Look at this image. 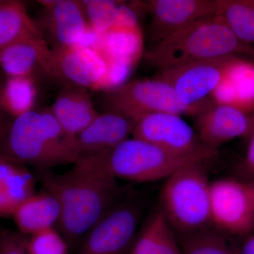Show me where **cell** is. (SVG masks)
Masks as SVG:
<instances>
[{
	"label": "cell",
	"instance_id": "1",
	"mask_svg": "<svg viewBox=\"0 0 254 254\" xmlns=\"http://www.w3.org/2000/svg\"><path fill=\"white\" fill-rule=\"evenodd\" d=\"M45 191L58 199L61 235L72 245L123 198V190L107 166L103 153L79 156L63 174L38 170Z\"/></svg>",
	"mask_w": 254,
	"mask_h": 254
},
{
	"label": "cell",
	"instance_id": "2",
	"mask_svg": "<svg viewBox=\"0 0 254 254\" xmlns=\"http://www.w3.org/2000/svg\"><path fill=\"white\" fill-rule=\"evenodd\" d=\"M0 153L38 170L74 163L75 138L60 126L50 109H34L11 119L0 137Z\"/></svg>",
	"mask_w": 254,
	"mask_h": 254
},
{
	"label": "cell",
	"instance_id": "3",
	"mask_svg": "<svg viewBox=\"0 0 254 254\" xmlns=\"http://www.w3.org/2000/svg\"><path fill=\"white\" fill-rule=\"evenodd\" d=\"M251 52L225 21L215 16L192 23L158 42L145 52L144 58L149 64L160 69L189 62Z\"/></svg>",
	"mask_w": 254,
	"mask_h": 254
},
{
	"label": "cell",
	"instance_id": "4",
	"mask_svg": "<svg viewBox=\"0 0 254 254\" xmlns=\"http://www.w3.org/2000/svg\"><path fill=\"white\" fill-rule=\"evenodd\" d=\"M207 161L185 164L167 178L162 189L160 209L179 236L213 226Z\"/></svg>",
	"mask_w": 254,
	"mask_h": 254
},
{
	"label": "cell",
	"instance_id": "5",
	"mask_svg": "<svg viewBox=\"0 0 254 254\" xmlns=\"http://www.w3.org/2000/svg\"><path fill=\"white\" fill-rule=\"evenodd\" d=\"M107 166L117 179L149 182L167 179L185 164L211 158L174 153L137 138H127L103 153Z\"/></svg>",
	"mask_w": 254,
	"mask_h": 254
},
{
	"label": "cell",
	"instance_id": "6",
	"mask_svg": "<svg viewBox=\"0 0 254 254\" xmlns=\"http://www.w3.org/2000/svg\"><path fill=\"white\" fill-rule=\"evenodd\" d=\"M107 110H115L137 120L148 114L168 113L191 115L200 113L205 103L188 107L177 99L172 87L160 80H136L105 91L102 97Z\"/></svg>",
	"mask_w": 254,
	"mask_h": 254
},
{
	"label": "cell",
	"instance_id": "7",
	"mask_svg": "<svg viewBox=\"0 0 254 254\" xmlns=\"http://www.w3.org/2000/svg\"><path fill=\"white\" fill-rule=\"evenodd\" d=\"M139 196L123 197L87 232L78 254H123L131 245L143 211Z\"/></svg>",
	"mask_w": 254,
	"mask_h": 254
},
{
	"label": "cell",
	"instance_id": "8",
	"mask_svg": "<svg viewBox=\"0 0 254 254\" xmlns=\"http://www.w3.org/2000/svg\"><path fill=\"white\" fill-rule=\"evenodd\" d=\"M110 66L97 48L77 46L51 48L48 78L63 86L108 90Z\"/></svg>",
	"mask_w": 254,
	"mask_h": 254
},
{
	"label": "cell",
	"instance_id": "9",
	"mask_svg": "<svg viewBox=\"0 0 254 254\" xmlns=\"http://www.w3.org/2000/svg\"><path fill=\"white\" fill-rule=\"evenodd\" d=\"M213 226L221 232L247 235L254 228V185L223 179L210 183Z\"/></svg>",
	"mask_w": 254,
	"mask_h": 254
},
{
	"label": "cell",
	"instance_id": "10",
	"mask_svg": "<svg viewBox=\"0 0 254 254\" xmlns=\"http://www.w3.org/2000/svg\"><path fill=\"white\" fill-rule=\"evenodd\" d=\"M235 57L179 64L158 69L153 78L170 85L182 104L198 106L218 87L225 68Z\"/></svg>",
	"mask_w": 254,
	"mask_h": 254
},
{
	"label": "cell",
	"instance_id": "11",
	"mask_svg": "<svg viewBox=\"0 0 254 254\" xmlns=\"http://www.w3.org/2000/svg\"><path fill=\"white\" fill-rule=\"evenodd\" d=\"M132 138L152 143L180 154L202 155L213 158L216 150L203 144L181 115L155 113L137 120Z\"/></svg>",
	"mask_w": 254,
	"mask_h": 254
},
{
	"label": "cell",
	"instance_id": "12",
	"mask_svg": "<svg viewBox=\"0 0 254 254\" xmlns=\"http://www.w3.org/2000/svg\"><path fill=\"white\" fill-rule=\"evenodd\" d=\"M145 6L150 15V46L192 23L217 16L216 0H151Z\"/></svg>",
	"mask_w": 254,
	"mask_h": 254
},
{
	"label": "cell",
	"instance_id": "13",
	"mask_svg": "<svg viewBox=\"0 0 254 254\" xmlns=\"http://www.w3.org/2000/svg\"><path fill=\"white\" fill-rule=\"evenodd\" d=\"M39 22L43 36L51 48L77 46L90 28L81 1L43 0Z\"/></svg>",
	"mask_w": 254,
	"mask_h": 254
},
{
	"label": "cell",
	"instance_id": "14",
	"mask_svg": "<svg viewBox=\"0 0 254 254\" xmlns=\"http://www.w3.org/2000/svg\"><path fill=\"white\" fill-rule=\"evenodd\" d=\"M194 117L200 141L213 150L237 137L250 134V117L230 105L208 100Z\"/></svg>",
	"mask_w": 254,
	"mask_h": 254
},
{
	"label": "cell",
	"instance_id": "15",
	"mask_svg": "<svg viewBox=\"0 0 254 254\" xmlns=\"http://www.w3.org/2000/svg\"><path fill=\"white\" fill-rule=\"evenodd\" d=\"M136 120L115 110L99 114L75 137L79 156L101 154L113 149L132 134Z\"/></svg>",
	"mask_w": 254,
	"mask_h": 254
},
{
	"label": "cell",
	"instance_id": "16",
	"mask_svg": "<svg viewBox=\"0 0 254 254\" xmlns=\"http://www.w3.org/2000/svg\"><path fill=\"white\" fill-rule=\"evenodd\" d=\"M51 48L43 37L25 38L0 50V68L6 77L48 78Z\"/></svg>",
	"mask_w": 254,
	"mask_h": 254
},
{
	"label": "cell",
	"instance_id": "17",
	"mask_svg": "<svg viewBox=\"0 0 254 254\" xmlns=\"http://www.w3.org/2000/svg\"><path fill=\"white\" fill-rule=\"evenodd\" d=\"M50 110L64 131L73 138L99 115L89 90L74 86H63Z\"/></svg>",
	"mask_w": 254,
	"mask_h": 254
},
{
	"label": "cell",
	"instance_id": "18",
	"mask_svg": "<svg viewBox=\"0 0 254 254\" xmlns=\"http://www.w3.org/2000/svg\"><path fill=\"white\" fill-rule=\"evenodd\" d=\"M214 101L244 113L254 108V65L236 57L229 63L221 81L211 94Z\"/></svg>",
	"mask_w": 254,
	"mask_h": 254
},
{
	"label": "cell",
	"instance_id": "19",
	"mask_svg": "<svg viewBox=\"0 0 254 254\" xmlns=\"http://www.w3.org/2000/svg\"><path fill=\"white\" fill-rule=\"evenodd\" d=\"M35 189L36 180L26 165L0 153V218L12 216Z\"/></svg>",
	"mask_w": 254,
	"mask_h": 254
},
{
	"label": "cell",
	"instance_id": "20",
	"mask_svg": "<svg viewBox=\"0 0 254 254\" xmlns=\"http://www.w3.org/2000/svg\"><path fill=\"white\" fill-rule=\"evenodd\" d=\"M61 215L59 201L46 191L32 195L24 200L12 215L18 231L30 235L54 227Z\"/></svg>",
	"mask_w": 254,
	"mask_h": 254
},
{
	"label": "cell",
	"instance_id": "21",
	"mask_svg": "<svg viewBox=\"0 0 254 254\" xmlns=\"http://www.w3.org/2000/svg\"><path fill=\"white\" fill-rule=\"evenodd\" d=\"M99 50L108 63L124 64L133 67L143 52L140 27H113L99 35Z\"/></svg>",
	"mask_w": 254,
	"mask_h": 254
},
{
	"label": "cell",
	"instance_id": "22",
	"mask_svg": "<svg viewBox=\"0 0 254 254\" xmlns=\"http://www.w3.org/2000/svg\"><path fill=\"white\" fill-rule=\"evenodd\" d=\"M130 254H182L176 233L161 209L148 219Z\"/></svg>",
	"mask_w": 254,
	"mask_h": 254
},
{
	"label": "cell",
	"instance_id": "23",
	"mask_svg": "<svg viewBox=\"0 0 254 254\" xmlns=\"http://www.w3.org/2000/svg\"><path fill=\"white\" fill-rule=\"evenodd\" d=\"M37 36L43 37L41 28L22 1L0 0V50L20 40Z\"/></svg>",
	"mask_w": 254,
	"mask_h": 254
},
{
	"label": "cell",
	"instance_id": "24",
	"mask_svg": "<svg viewBox=\"0 0 254 254\" xmlns=\"http://www.w3.org/2000/svg\"><path fill=\"white\" fill-rule=\"evenodd\" d=\"M36 81L30 78L6 77L0 88V103L10 118L34 109Z\"/></svg>",
	"mask_w": 254,
	"mask_h": 254
},
{
	"label": "cell",
	"instance_id": "25",
	"mask_svg": "<svg viewBox=\"0 0 254 254\" xmlns=\"http://www.w3.org/2000/svg\"><path fill=\"white\" fill-rule=\"evenodd\" d=\"M217 16L244 44L254 43V0H216Z\"/></svg>",
	"mask_w": 254,
	"mask_h": 254
},
{
	"label": "cell",
	"instance_id": "26",
	"mask_svg": "<svg viewBox=\"0 0 254 254\" xmlns=\"http://www.w3.org/2000/svg\"><path fill=\"white\" fill-rule=\"evenodd\" d=\"M182 254H239L222 232L208 227L178 237Z\"/></svg>",
	"mask_w": 254,
	"mask_h": 254
},
{
	"label": "cell",
	"instance_id": "27",
	"mask_svg": "<svg viewBox=\"0 0 254 254\" xmlns=\"http://www.w3.org/2000/svg\"><path fill=\"white\" fill-rule=\"evenodd\" d=\"M90 29L100 35L113 27L120 1L109 0L81 1Z\"/></svg>",
	"mask_w": 254,
	"mask_h": 254
},
{
	"label": "cell",
	"instance_id": "28",
	"mask_svg": "<svg viewBox=\"0 0 254 254\" xmlns=\"http://www.w3.org/2000/svg\"><path fill=\"white\" fill-rule=\"evenodd\" d=\"M28 254H68V245L53 227L28 237Z\"/></svg>",
	"mask_w": 254,
	"mask_h": 254
},
{
	"label": "cell",
	"instance_id": "29",
	"mask_svg": "<svg viewBox=\"0 0 254 254\" xmlns=\"http://www.w3.org/2000/svg\"><path fill=\"white\" fill-rule=\"evenodd\" d=\"M28 237L18 231L0 232V254H28Z\"/></svg>",
	"mask_w": 254,
	"mask_h": 254
},
{
	"label": "cell",
	"instance_id": "30",
	"mask_svg": "<svg viewBox=\"0 0 254 254\" xmlns=\"http://www.w3.org/2000/svg\"><path fill=\"white\" fill-rule=\"evenodd\" d=\"M237 250L239 254H254V235L247 237Z\"/></svg>",
	"mask_w": 254,
	"mask_h": 254
},
{
	"label": "cell",
	"instance_id": "31",
	"mask_svg": "<svg viewBox=\"0 0 254 254\" xmlns=\"http://www.w3.org/2000/svg\"><path fill=\"white\" fill-rule=\"evenodd\" d=\"M250 145L247 150L246 164L250 169V171L254 174V133L251 135Z\"/></svg>",
	"mask_w": 254,
	"mask_h": 254
},
{
	"label": "cell",
	"instance_id": "32",
	"mask_svg": "<svg viewBox=\"0 0 254 254\" xmlns=\"http://www.w3.org/2000/svg\"><path fill=\"white\" fill-rule=\"evenodd\" d=\"M1 83L2 81H0V88H1ZM11 120V118H10L5 113L0 103V137L4 133V130L6 129V127Z\"/></svg>",
	"mask_w": 254,
	"mask_h": 254
},
{
	"label": "cell",
	"instance_id": "33",
	"mask_svg": "<svg viewBox=\"0 0 254 254\" xmlns=\"http://www.w3.org/2000/svg\"><path fill=\"white\" fill-rule=\"evenodd\" d=\"M250 131L249 136H251L252 133H254V114L252 117H250Z\"/></svg>",
	"mask_w": 254,
	"mask_h": 254
},
{
	"label": "cell",
	"instance_id": "34",
	"mask_svg": "<svg viewBox=\"0 0 254 254\" xmlns=\"http://www.w3.org/2000/svg\"><path fill=\"white\" fill-rule=\"evenodd\" d=\"M252 183H253V184H254V182H252Z\"/></svg>",
	"mask_w": 254,
	"mask_h": 254
}]
</instances>
